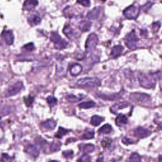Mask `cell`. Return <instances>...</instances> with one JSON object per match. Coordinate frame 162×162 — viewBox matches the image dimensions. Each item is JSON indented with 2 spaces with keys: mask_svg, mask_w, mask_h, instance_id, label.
<instances>
[{
  "mask_svg": "<svg viewBox=\"0 0 162 162\" xmlns=\"http://www.w3.org/2000/svg\"><path fill=\"white\" fill-rule=\"evenodd\" d=\"M122 142H123L124 144H126V145H128V144H130L133 143V141H131L130 139H128V138H127L125 137L124 138H123Z\"/></svg>",
  "mask_w": 162,
  "mask_h": 162,
  "instance_id": "cell-42",
  "label": "cell"
},
{
  "mask_svg": "<svg viewBox=\"0 0 162 162\" xmlns=\"http://www.w3.org/2000/svg\"><path fill=\"white\" fill-rule=\"evenodd\" d=\"M61 145H62V144L59 141H53L50 144V152H55L58 151V150H60V149Z\"/></svg>",
  "mask_w": 162,
  "mask_h": 162,
  "instance_id": "cell-26",
  "label": "cell"
},
{
  "mask_svg": "<svg viewBox=\"0 0 162 162\" xmlns=\"http://www.w3.org/2000/svg\"><path fill=\"white\" fill-rule=\"evenodd\" d=\"M140 8L136 7L135 5H131L124 11V15L127 19H135L140 15Z\"/></svg>",
  "mask_w": 162,
  "mask_h": 162,
  "instance_id": "cell-4",
  "label": "cell"
},
{
  "mask_svg": "<svg viewBox=\"0 0 162 162\" xmlns=\"http://www.w3.org/2000/svg\"><path fill=\"white\" fill-rule=\"evenodd\" d=\"M65 35L70 39H74L77 37V34L70 26H66L63 30Z\"/></svg>",
  "mask_w": 162,
  "mask_h": 162,
  "instance_id": "cell-9",
  "label": "cell"
},
{
  "mask_svg": "<svg viewBox=\"0 0 162 162\" xmlns=\"http://www.w3.org/2000/svg\"><path fill=\"white\" fill-rule=\"evenodd\" d=\"M130 106V104L127 102H120L114 105L111 108L110 110L113 113H117L119 110L127 108Z\"/></svg>",
  "mask_w": 162,
  "mask_h": 162,
  "instance_id": "cell-15",
  "label": "cell"
},
{
  "mask_svg": "<svg viewBox=\"0 0 162 162\" xmlns=\"http://www.w3.org/2000/svg\"><path fill=\"white\" fill-rule=\"evenodd\" d=\"M92 26V23L88 20L82 21L79 26V29L82 32H88L90 30V28Z\"/></svg>",
  "mask_w": 162,
  "mask_h": 162,
  "instance_id": "cell-20",
  "label": "cell"
},
{
  "mask_svg": "<svg viewBox=\"0 0 162 162\" xmlns=\"http://www.w3.org/2000/svg\"><path fill=\"white\" fill-rule=\"evenodd\" d=\"M25 151L28 154H29L31 157L35 158H36L39 154V150L37 149L36 147L32 145V144H28L26 147Z\"/></svg>",
  "mask_w": 162,
  "mask_h": 162,
  "instance_id": "cell-10",
  "label": "cell"
},
{
  "mask_svg": "<svg viewBox=\"0 0 162 162\" xmlns=\"http://www.w3.org/2000/svg\"><path fill=\"white\" fill-rule=\"evenodd\" d=\"M94 132L91 131V132H87L85 134L82 136V139L84 140H91V139H92L94 137Z\"/></svg>",
  "mask_w": 162,
  "mask_h": 162,
  "instance_id": "cell-35",
  "label": "cell"
},
{
  "mask_svg": "<svg viewBox=\"0 0 162 162\" xmlns=\"http://www.w3.org/2000/svg\"><path fill=\"white\" fill-rule=\"evenodd\" d=\"M47 102L51 107H53L56 105L57 100L53 96H48L47 98Z\"/></svg>",
  "mask_w": 162,
  "mask_h": 162,
  "instance_id": "cell-31",
  "label": "cell"
},
{
  "mask_svg": "<svg viewBox=\"0 0 162 162\" xmlns=\"http://www.w3.org/2000/svg\"><path fill=\"white\" fill-rule=\"evenodd\" d=\"M38 4V0H26L24 3V9L26 10H31L35 8Z\"/></svg>",
  "mask_w": 162,
  "mask_h": 162,
  "instance_id": "cell-17",
  "label": "cell"
},
{
  "mask_svg": "<svg viewBox=\"0 0 162 162\" xmlns=\"http://www.w3.org/2000/svg\"><path fill=\"white\" fill-rule=\"evenodd\" d=\"M104 120V118L98 116V115H94L92 117L91 120V124L94 126L99 125Z\"/></svg>",
  "mask_w": 162,
  "mask_h": 162,
  "instance_id": "cell-25",
  "label": "cell"
},
{
  "mask_svg": "<svg viewBox=\"0 0 162 162\" xmlns=\"http://www.w3.org/2000/svg\"><path fill=\"white\" fill-rule=\"evenodd\" d=\"M56 125V122L53 119H49L41 124V126L46 130H53Z\"/></svg>",
  "mask_w": 162,
  "mask_h": 162,
  "instance_id": "cell-16",
  "label": "cell"
},
{
  "mask_svg": "<svg viewBox=\"0 0 162 162\" xmlns=\"http://www.w3.org/2000/svg\"><path fill=\"white\" fill-rule=\"evenodd\" d=\"M103 157L99 158L97 160V162H103Z\"/></svg>",
  "mask_w": 162,
  "mask_h": 162,
  "instance_id": "cell-45",
  "label": "cell"
},
{
  "mask_svg": "<svg viewBox=\"0 0 162 162\" xmlns=\"http://www.w3.org/2000/svg\"><path fill=\"white\" fill-rule=\"evenodd\" d=\"M96 105V103L92 101H86V102H83L81 103L79 105V106L81 108H84V109H88V108H91L94 107Z\"/></svg>",
  "mask_w": 162,
  "mask_h": 162,
  "instance_id": "cell-27",
  "label": "cell"
},
{
  "mask_svg": "<svg viewBox=\"0 0 162 162\" xmlns=\"http://www.w3.org/2000/svg\"><path fill=\"white\" fill-rule=\"evenodd\" d=\"M134 134L136 136L140 137V138H144L148 137L151 134V132L150 131L145 128H143V127H138L137 129H136L134 132Z\"/></svg>",
  "mask_w": 162,
  "mask_h": 162,
  "instance_id": "cell-12",
  "label": "cell"
},
{
  "mask_svg": "<svg viewBox=\"0 0 162 162\" xmlns=\"http://www.w3.org/2000/svg\"><path fill=\"white\" fill-rule=\"evenodd\" d=\"M138 79L140 85L144 88L152 89L154 88L156 80L153 75H147L145 74H139Z\"/></svg>",
  "mask_w": 162,
  "mask_h": 162,
  "instance_id": "cell-1",
  "label": "cell"
},
{
  "mask_svg": "<svg viewBox=\"0 0 162 162\" xmlns=\"http://www.w3.org/2000/svg\"><path fill=\"white\" fill-rule=\"evenodd\" d=\"M41 19L38 15H33L28 17V22L31 26H36L40 24Z\"/></svg>",
  "mask_w": 162,
  "mask_h": 162,
  "instance_id": "cell-22",
  "label": "cell"
},
{
  "mask_svg": "<svg viewBox=\"0 0 162 162\" xmlns=\"http://www.w3.org/2000/svg\"><path fill=\"white\" fill-rule=\"evenodd\" d=\"M34 49H35V47H34V45L32 43H28V44L25 45L24 47H23V50H24L27 51H32Z\"/></svg>",
  "mask_w": 162,
  "mask_h": 162,
  "instance_id": "cell-36",
  "label": "cell"
},
{
  "mask_svg": "<svg viewBox=\"0 0 162 162\" xmlns=\"http://www.w3.org/2000/svg\"><path fill=\"white\" fill-rule=\"evenodd\" d=\"M50 162H58V161H51Z\"/></svg>",
  "mask_w": 162,
  "mask_h": 162,
  "instance_id": "cell-47",
  "label": "cell"
},
{
  "mask_svg": "<svg viewBox=\"0 0 162 162\" xmlns=\"http://www.w3.org/2000/svg\"><path fill=\"white\" fill-rule=\"evenodd\" d=\"M79 162H91V157L88 154H84L82 157H81Z\"/></svg>",
  "mask_w": 162,
  "mask_h": 162,
  "instance_id": "cell-40",
  "label": "cell"
},
{
  "mask_svg": "<svg viewBox=\"0 0 162 162\" xmlns=\"http://www.w3.org/2000/svg\"><path fill=\"white\" fill-rule=\"evenodd\" d=\"M159 162H162V157H160L159 158Z\"/></svg>",
  "mask_w": 162,
  "mask_h": 162,
  "instance_id": "cell-46",
  "label": "cell"
},
{
  "mask_svg": "<svg viewBox=\"0 0 162 162\" xmlns=\"http://www.w3.org/2000/svg\"><path fill=\"white\" fill-rule=\"evenodd\" d=\"M115 122H116V124L118 126H122L127 124V122H128V119L124 115H119L116 118V120H115Z\"/></svg>",
  "mask_w": 162,
  "mask_h": 162,
  "instance_id": "cell-21",
  "label": "cell"
},
{
  "mask_svg": "<svg viewBox=\"0 0 162 162\" xmlns=\"http://www.w3.org/2000/svg\"><path fill=\"white\" fill-rule=\"evenodd\" d=\"M101 1H102V2H105V0H101Z\"/></svg>",
  "mask_w": 162,
  "mask_h": 162,
  "instance_id": "cell-48",
  "label": "cell"
},
{
  "mask_svg": "<svg viewBox=\"0 0 162 162\" xmlns=\"http://www.w3.org/2000/svg\"><path fill=\"white\" fill-rule=\"evenodd\" d=\"M23 87L22 82H18L16 84H14L13 86H11V87L6 91L5 92V96L6 97H10V96H12L16 94L17 93L20 91Z\"/></svg>",
  "mask_w": 162,
  "mask_h": 162,
  "instance_id": "cell-8",
  "label": "cell"
},
{
  "mask_svg": "<svg viewBox=\"0 0 162 162\" xmlns=\"http://www.w3.org/2000/svg\"><path fill=\"white\" fill-rule=\"evenodd\" d=\"M152 4H153V3H152V2H148L147 4H146L144 5V7H143V10H144H144H145L146 11H148V10L149 8H150V7H152Z\"/></svg>",
  "mask_w": 162,
  "mask_h": 162,
  "instance_id": "cell-44",
  "label": "cell"
},
{
  "mask_svg": "<svg viewBox=\"0 0 162 162\" xmlns=\"http://www.w3.org/2000/svg\"><path fill=\"white\" fill-rule=\"evenodd\" d=\"M80 148L84 153H91L94 151V146L92 145V144H84V145H82V147H80Z\"/></svg>",
  "mask_w": 162,
  "mask_h": 162,
  "instance_id": "cell-24",
  "label": "cell"
},
{
  "mask_svg": "<svg viewBox=\"0 0 162 162\" xmlns=\"http://www.w3.org/2000/svg\"><path fill=\"white\" fill-rule=\"evenodd\" d=\"M82 70V67L80 65L77 64V63H75L72 65L70 68V72L72 76H77Z\"/></svg>",
  "mask_w": 162,
  "mask_h": 162,
  "instance_id": "cell-18",
  "label": "cell"
},
{
  "mask_svg": "<svg viewBox=\"0 0 162 162\" xmlns=\"http://www.w3.org/2000/svg\"><path fill=\"white\" fill-rule=\"evenodd\" d=\"M68 132V130H67L64 128H62V127H60L58 130L57 133L55 134V137H56L58 138H61L63 136L66 135Z\"/></svg>",
  "mask_w": 162,
  "mask_h": 162,
  "instance_id": "cell-28",
  "label": "cell"
},
{
  "mask_svg": "<svg viewBox=\"0 0 162 162\" xmlns=\"http://www.w3.org/2000/svg\"><path fill=\"white\" fill-rule=\"evenodd\" d=\"M66 98H67V101H68L69 102H70V103H76L81 100L80 98H79L76 96H74V95H72V94L68 95Z\"/></svg>",
  "mask_w": 162,
  "mask_h": 162,
  "instance_id": "cell-32",
  "label": "cell"
},
{
  "mask_svg": "<svg viewBox=\"0 0 162 162\" xmlns=\"http://www.w3.org/2000/svg\"><path fill=\"white\" fill-rule=\"evenodd\" d=\"M2 36L4 40L5 43L8 45H11L13 44L14 40V36L11 31H4L2 34Z\"/></svg>",
  "mask_w": 162,
  "mask_h": 162,
  "instance_id": "cell-11",
  "label": "cell"
},
{
  "mask_svg": "<svg viewBox=\"0 0 162 162\" xmlns=\"http://www.w3.org/2000/svg\"><path fill=\"white\" fill-rule=\"evenodd\" d=\"M77 2L85 7H89L90 6V0H77Z\"/></svg>",
  "mask_w": 162,
  "mask_h": 162,
  "instance_id": "cell-38",
  "label": "cell"
},
{
  "mask_svg": "<svg viewBox=\"0 0 162 162\" xmlns=\"http://www.w3.org/2000/svg\"><path fill=\"white\" fill-rule=\"evenodd\" d=\"M130 99L132 101L138 103H146L149 101L151 98L150 96L144 93H139V92H134L132 93L130 96Z\"/></svg>",
  "mask_w": 162,
  "mask_h": 162,
  "instance_id": "cell-5",
  "label": "cell"
},
{
  "mask_svg": "<svg viewBox=\"0 0 162 162\" xmlns=\"http://www.w3.org/2000/svg\"><path fill=\"white\" fill-rule=\"evenodd\" d=\"M160 27V22H156L153 24V29L154 30V31H157L158 28Z\"/></svg>",
  "mask_w": 162,
  "mask_h": 162,
  "instance_id": "cell-43",
  "label": "cell"
},
{
  "mask_svg": "<svg viewBox=\"0 0 162 162\" xmlns=\"http://www.w3.org/2000/svg\"><path fill=\"white\" fill-rule=\"evenodd\" d=\"M63 156L65 158H71L73 156V152L72 151H65L63 152Z\"/></svg>",
  "mask_w": 162,
  "mask_h": 162,
  "instance_id": "cell-41",
  "label": "cell"
},
{
  "mask_svg": "<svg viewBox=\"0 0 162 162\" xmlns=\"http://www.w3.org/2000/svg\"><path fill=\"white\" fill-rule=\"evenodd\" d=\"M122 92H120V93H117V94H111V95H106L104 94H101V93H98V97H100V98L103 100H110V101H113V100H116L119 99V98L121 97Z\"/></svg>",
  "mask_w": 162,
  "mask_h": 162,
  "instance_id": "cell-14",
  "label": "cell"
},
{
  "mask_svg": "<svg viewBox=\"0 0 162 162\" xmlns=\"http://www.w3.org/2000/svg\"><path fill=\"white\" fill-rule=\"evenodd\" d=\"M101 12V7L94 8L88 14V15H87V17H88V19H91V20L97 19L98 17H99Z\"/></svg>",
  "mask_w": 162,
  "mask_h": 162,
  "instance_id": "cell-13",
  "label": "cell"
},
{
  "mask_svg": "<svg viewBox=\"0 0 162 162\" xmlns=\"http://www.w3.org/2000/svg\"><path fill=\"white\" fill-rule=\"evenodd\" d=\"M35 141L38 145L40 146V147H44L45 144H47V142H46V141L44 140H43L42 137H38Z\"/></svg>",
  "mask_w": 162,
  "mask_h": 162,
  "instance_id": "cell-37",
  "label": "cell"
},
{
  "mask_svg": "<svg viewBox=\"0 0 162 162\" xmlns=\"http://www.w3.org/2000/svg\"><path fill=\"white\" fill-rule=\"evenodd\" d=\"M112 130V126L109 124H105L98 130V134H107L110 133Z\"/></svg>",
  "mask_w": 162,
  "mask_h": 162,
  "instance_id": "cell-23",
  "label": "cell"
},
{
  "mask_svg": "<svg viewBox=\"0 0 162 162\" xmlns=\"http://www.w3.org/2000/svg\"><path fill=\"white\" fill-rule=\"evenodd\" d=\"M2 45V43H0V46H1Z\"/></svg>",
  "mask_w": 162,
  "mask_h": 162,
  "instance_id": "cell-49",
  "label": "cell"
},
{
  "mask_svg": "<svg viewBox=\"0 0 162 162\" xmlns=\"http://www.w3.org/2000/svg\"><path fill=\"white\" fill-rule=\"evenodd\" d=\"M14 158L10 157L7 154H3L2 156L1 161L2 162H11L13 161Z\"/></svg>",
  "mask_w": 162,
  "mask_h": 162,
  "instance_id": "cell-34",
  "label": "cell"
},
{
  "mask_svg": "<svg viewBox=\"0 0 162 162\" xmlns=\"http://www.w3.org/2000/svg\"><path fill=\"white\" fill-rule=\"evenodd\" d=\"M126 45L130 49H135L136 48V43L140 40L136 35L134 31H132L130 33H129L125 37Z\"/></svg>",
  "mask_w": 162,
  "mask_h": 162,
  "instance_id": "cell-6",
  "label": "cell"
},
{
  "mask_svg": "<svg viewBox=\"0 0 162 162\" xmlns=\"http://www.w3.org/2000/svg\"><path fill=\"white\" fill-rule=\"evenodd\" d=\"M33 101H34V98L31 96H28L27 98H24L25 104L28 107L32 105V103H33Z\"/></svg>",
  "mask_w": 162,
  "mask_h": 162,
  "instance_id": "cell-39",
  "label": "cell"
},
{
  "mask_svg": "<svg viewBox=\"0 0 162 162\" xmlns=\"http://www.w3.org/2000/svg\"><path fill=\"white\" fill-rule=\"evenodd\" d=\"M50 39L52 42L55 43V46L56 49H64L67 48V46H68V43L64 39H62V38L59 36V34H58L57 33H51Z\"/></svg>",
  "mask_w": 162,
  "mask_h": 162,
  "instance_id": "cell-3",
  "label": "cell"
},
{
  "mask_svg": "<svg viewBox=\"0 0 162 162\" xmlns=\"http://www.w3.org/2000/svg\"><path fill=\"white\" fill-rule=\"evenodd\" d=\"M112 143V140L109 138H104L101 141V145L104 148H107L110 146Z\"/></svg>",
  "mask_w": 162,
  "mask_h": 162,
  "instance_id": "cell-33",
  "label": "cell"
},
{
  "mask_svg": "<svg viewBox=\"0 0 162 162\" xmlns=\"http://www.w3.org/2000/svg\"><path fill=\"white\" fill-rule=\"evenodd\" d=\"M141 159L140 156L137 153H132L129 158V162H141Z\"/></svg>",
  "mask_w": 162,
  "mask_h": 162,
  "instance_id": "cell-29",
  "label": "cell"
},
{
  "mask_svg": "<svg viewBox=\"0 0 162 162\" xmlns=\"http://www.w3.org/2000/svg\"><path fill=\"white\" fill-rule=\"evenodd\" d=\"M98 43V38L96 34L92 33L89 36L88 39L86 43V50L90 51L93 50Z\"/></svg>",
  "mask_w": 162,
  "mask_h": 162,
  "instance_id": "cell-7",
  "label": "cell"
},
{
  "mask_svg": "<svg viewBox=\"0 0 162 162\" xmlns=\"http://www.w3.org/2000/svg\"><path fill=\"white\" fill-rule=\"evenodd\" d=\"M77 85L80 88H94L101 84V81L99 79L94 78H84L78 80Z\"/></svg>",
  "mask_w": 162,
  "mask_h": 162,
  "instance_id": "cell-2",
  "label": "cell"
},
{
  "mask_svg": "<svg viewBox=\"0 0 162 162\" xmlns=\"http://www.w3.org/2000/svg\"><path fill=\"white\" fill-rule=\"evenodd\" d=\"M11 112V108L10 106H3L0 107V116L7 115Z\"/></svg>",
  "mask_w": 162,
  "mask_h": 162,
  "instance_id": "cell-30",
  "label": "cell"
},
{
  "mask_svg": "<svg viewBox=\"0 0 162 162\" xmlns=\"http://www.w3.org/2000/svg\"><path fill=\"white\" fill-rule=\"evenodd\" d=\"M124 51V47L120 45H117L115 46L113 48L112 51H111V54L110 56L113 58H115L118 57L120 54L122 53V51Z\"/></svg>",
  "mask_w": 162,
  "mask_h": 162,
  "instance_id": "cell-19",
  "label": "cell"
}]
</instances>
